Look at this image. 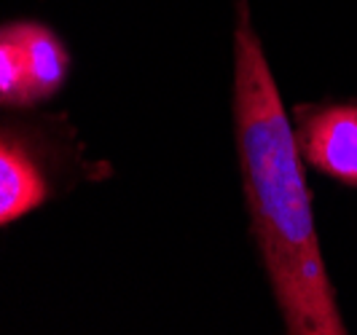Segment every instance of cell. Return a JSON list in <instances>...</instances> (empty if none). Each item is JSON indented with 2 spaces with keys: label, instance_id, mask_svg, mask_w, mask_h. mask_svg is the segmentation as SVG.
Segmentation results:
<instances>
[{
  "label": "cell",
  "instance_id": "5b68a950",
  "mask_svg": "<svg viewBox=\"0 0 357 335\" xmlns=\"http://www.w3.org/2000/svg\"><path fill=\"white\" fill-rule=\"evenodd\" d=\"M0 102L27 105V81L17 38L8 27L0 30Z\"/></svg>",
  "mask_w": 357,
  "mask_h": 335
},
{
  "label": "cell",
  "instance_id": "7a4b0ae2",
  "mask_svg": "<svg viewBox=\"0 0 357 335\" xmlns=\"http://www.w3.org/2000/svg\"><path fill=\"white\" fill-rule=\"evenodd\" d=\"M296 140L317 172L357 188V105L298 110Z\"/></svg>",
  "mask_w": 357,
  "mask_h": 335
},
{
  "label": "cell",
  "instance_id": "3957f363",
  "mask_svg": "<svg viewBox=\"0 0 357 335\" xmlns=\"http://www.w3.org/2000/svg\"><path fill=\"white\" fill-rule=\"evenodd\" d=\"M8 30L17 38L19 54H22L24 81H27V105L49 100L65 84L68 68H70L62 40L49 27L33 24V22L8 24Z\"/></svg>",
  "mask_w": 357,
  "mask_h": 335
},
{
  "label": "cell",
  "instance_id": "277c9868",
  "mask_svg": "<svg viewBox=\"0 0 357 335\" xmlns=\"http://www.w3.org/2000/svg\"><path fill=\"white\" fill-rule=\"evenodd\" d=\"M46 177L17 142L0 137V226L17 220L46 198Z\"/></svg>",
  "mask_w": 357,
  "mask_h": 335
},
{
  "label": "cell",
  "instance_id": "6da1fadb",
  "mask_svg": "<svg viewBox=\"0 0 357 335\" xmlns=\"http://www.w3.org/2000/svg\"><path fill=\"white\" fill-rule=\"evenodd\" d=\"M234 124L252 233L287 333H347L314 231L301 150L248 0L234 27Z\"/></svg>",
  "mask_w": 357,
  "mask_h": 335
}]
</instances>
